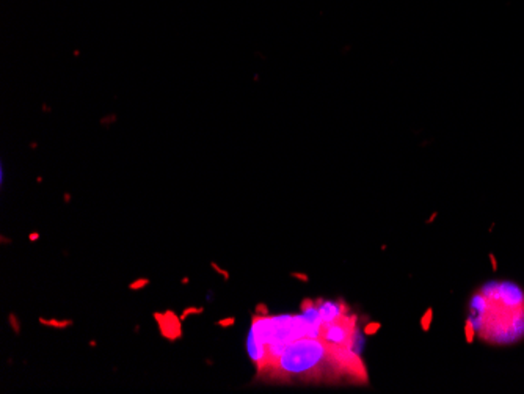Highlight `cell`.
I'll list each match as a JSON object with an SVG mask.
<instances>
[{"instance_id":"1","label":"cell","mask_w":524,"mask_h":394,"mask_svg":"<svg viewBox=\"0 0 524 394\" xmlns=\"http://www.w3.org/2000/svg\"><path fill=\"white\" fill-rule=\"evenodd\" d=\"M280 382H352L366 385L367 371L353 347L322 338H300L283 352L264 375Z\"/></svg>"},{"instance_id":"2","label":"cell","mask_w":524,"mask_h":394,"mask_svg":"<svg viewBox=\"0 0 524 394\" xmlns=\"http://www.w3.org/2000/svg\"><path fill=\"white\" fill-rule=\"evenodd\" d=\"M472 318L482 340L515 342L524 335V294L510 283L488 286L472 298Z\"/></svg>"},{"instance_id":"3","label":"cell","mask_w":524,"mask_h":394,"mask_svg":"<svg viewBox=\"0 0 524 394\" xmlns=\"http://www.w3.org/2000/svg\"><path fill=\"white\" fill-rule=\"evenodd\" d=\"M356 335V316L345 314L333 322H322L320 338L339 346L353 347Z\"/></svg>"},{"instance_id":"4","label":"cell","mask_w":524,"mask_h":394,"mask_svg":"<svg viewBox=\"0 0 524 394\" xmlns=\"http://www.w3.org/2000/svg\"><path fill=\"white\" fill-rule=\"evenodd\" d=\"M154 319L157 320L162 336H165L166 340L170 341L179 340L182 335L181 318H177L173 311H165V313H155Z\"/></svg>"},{"instance_id":"5","label":"cell","mask_w":524,"mask_h":394,"mask_svg":"<svg viewBox=\"0 0 524 394\" xmlns=\"http://www.w3.org/2000/svg\"><path fill=\"white\" fill-rule=\"evenodd\" d=\"M317 307H319L322 322H333L339 318H342V316H345V314H349L347 307H345V303H342V302L336 303V302L320 300L319 303H317Z\"/></svg>"},{"instance_id":"6","label":"cell","mask_w":524,"mask_h":394,"mask_svg":"<svg viewBox=\"0 0 524 394\" xmlns=\"http://www.w3.org/2000/svg\"><path fill=\"white\" fill-rule=\"evenodd\" d=\"M40 322L43 325H47V327H55V329H68V327H71L74 322L72 320H55V319H51V320H46V319H40Z\"/></svg>"},{"instance_id":"7","label":"cell","mask_w":524,"mask_h":394,"mask_svg":"<svg viewBox=\"0 0 524 394\" xmlns=\"http://www.w3.org/2000/svg\"><path fill=\"white\" fill-rule=\"evenodd\" d=\"M204 313V308L203 307H190V308H187V309H184V311H182V314H181V320H186L187 318H188V316H193V314H203Z\"/></svg>"},{"instance_id":"8","label":"cell","mask_w":524,"mask_h":394,"mask_svg":"<svg viewBox=\"0 0 524 394\" xmlns=\"http://www.w3.org/2000/svg\"><path fill=\"white\" fill-rule=\"evenodd\" d=\"M146 286H149V280L148 278H138V280L131 283L129 289L131 291H140V289H143V287H146Z\"/></svg>"},{"instance_id":"9","label":"cell","mask_w":524,"mask_h":394,"mask_svg":"<svg viewBox=\"0 0 524 394\" xmlns=\"http://www.w3.org/2000/svg\"><path fill=\"white\" fill-rule=\"evenodd\" d=\"M432 309H427L426 314L422 316V320H421V327L424 331H427L428 329H430V322H432Z\"/></svg>"},{"instance_id":"10","label":"cell","mask_w":524,"mask_h":394,"mask_svg":"<svg viewBox=\"0 0 524 394\" xmlns=\"http://www.w3.org/2000/svg\"><path fill=\"white\" fill-rule=\"evenodd\" d=\"M217 324H219L220 327H223V329H226V327H230V325L236 324V319H234V318H228V319L219 320V322H217Z\"/></svg>"},{"instance_id":"11","label":"cell","mask_w":524,"mask_h":394,"mask_svg":"<svg viewBox=\"0 0 524 394\" xmlns=\"http://www.w3.org/2000/svg\"><path fill=\"white\" fill-rule=\"evenodd\" d=\"M210 265H212V269H214L215 272H219V274H220V275H223V276H225V280H230V274H228V272H226V270H223V269H220V267H219V264H215V263H212Z\"/></svg>"},{"instance_id":"12","label":"cell","mask_w":524,"mask_h":394,"mask_svg":"<svg viewBox=\"0 0 524 394\" xmlns=\"http://www.w3.org/2000/svg\"><path fill=\"white\" fill-rule=\"evenodd\" d=\"M378 329H380V324H373V325H369L366 329V333L367 335H372V333H375Z\"/></svg>"},{"instance_id":"13","label":"cell","mask_w":524,"mask_h":394,"mask_svg":"<svg viewBox=\"0 0 524 394\" xmlns=\"http://www.w3.org/2000/svg\"><path fill=\"white\" fill-rule=\"evenodd\" d=\"M292 275L295 276V278H298V280H302V281H308V276L303 275V274H292Z\"/></svg>"},{"instance_id":"14","label":"cell","mask_w":524,"mask_h":394,"mask_svg":"<svg viewBox=\"0 0 524 394\" xmlns=\"http://www.w3.org/2000/svg\"><path fill=\"white\" fill-rule=\"evenodd\" d=\"M38 239H40V234H38V232H33V234H30V241L32 242H36Z\"/></svg>"}]
</instances>
